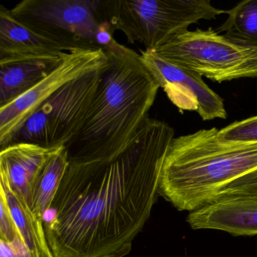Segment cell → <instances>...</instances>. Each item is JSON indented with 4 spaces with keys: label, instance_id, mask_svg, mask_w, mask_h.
Returning <instances> with one entry per match:
<instances>
[{
    "label": "cell",
    "instance_id": "19",
    "mask_svg": "<svg viewBox=\"0 0 257 257\" xmlns=\"http://www.w3.org/2000/svg\"><path fill=\"white\" fill-rule=\"evenodd\" d=\"M21 235L7 198L0 190V240L12 242Z\"/></svg>",
    "mask_w": 257,
    "mask_h": 257
},
{
    "label": "cell",
    "instance_id": "9",
    "mask_svg": "<svg viewBox=\"0 0 257 257\" xmlns=\"http://www.w3.org/2000/svg\"><path fill=\"white\" fill-rule=\"evenodd\" d=\"M144 65L168 99L181 111H195L203 121L225 119L222 97L203 80L201 75L161 58L152 51H141Z\"/></svg>",
    "mask_w": 257,
    "mask_h": 257
},
{
    "label": "cell",
    "instance_id": "17",
    "mask_svg": "<svg viewBox=\"0 0 257 257\" xmlns=\"http://www.w3.org/2000/svg\"><path fill=\"white\" fill-rule=\"evenodd\" d=\"M217 137L223 142L257 143V115L228 124L218 131Z\"/></svg>",
    "mask_w": 257,
    "mask_h": 257
},
{
    "label": "cell",
    "instance_id": "21",
    "mask_svg": "<svg viewBox=\"0 0 257 257\" xmlns=\"http://www.w3.org/2000/svg\"><path fill=\"white\" fill-rule=\"evenodd\" d=\"M113 30L108 21L102 20L97 28L95 42L97 47L103 49L112 46L116 40L113 38Z\"/></svg>",
    "mask_w": 257,
    "mask_h": 257
},
{
    "label": "cell",
    "instance_id": "15",
    "mask_svg": "<svg viewBox=\"0 0 257 257\" xmlns=\"http://www.w3.org/2000/svg\"><path fill=\"white\" fill-rule=\"evenodd\" d=\"M69 165L68 152L66 147H61L48 162L36 183L31 208L43 222L53 204Z\"/></svg>",
    "mask_w": 257,
    "mask_h": 257
},
{
    "label": "cell",
    "instance_id": "4",
    "mask_svg": "<svg viewBox=\"0 0 257 257\" xmlns=\"http://www.w3.org/2000/svg\"><path fill=\"white\" fill-rule=\"evenodd\" d=\"M228 10L210 0H114L101 1L100 16L114 32L121 31L129 43H141L153 51L189 31L201 20H212Z\"/></svg>",
    "mask_w": 257,
    "mask_h": 257
},
{
    "label": "cell",
    "instance_id": "11",
    "mask_svg": "<svg viewBox=\"0 0 257 257\" xmlns=\"http://www.w3.org/2000/svg\"><path fill=\"white\" fill-rule=\"evenodd\" d=\"M61 148H46L28 143H17L1 149L0 175L7 179L16 195L30 207L39 177L52 156Z\"/></svg>",
    "mask_w": 257,
    "mask_h": 257
},
{
    "label": "cell",
    "instance_id": "12",
    "mask_svg": "<svg viewBox=\"0 0 257 257\" xmlns=\"http://www.w3.org/2000/svg\"><path fill=\"white\" fill-rule=\"evenodd\" d=\"M70 49L18 22L0 6V64L22 60H58Z\"/></svg>",
    "mask_w": 257,
    "mask_h": 257
},
{
    "label": "cell",
    "instance_id": "18",
    "mask_svg": "<svg viewBox=\"0 0 257 257\" xmlns=\"http://www.w3.org/2000/svg\"><path fill=\"white\" fill-rule=\"evenodd\" d=\"M231 196L257 197V170L225 186L217 194L214 200Z\"/></svg>",
    "mask_w": 257,
    "mask_h": 257
},
{
    "label": "cell",
    "instance_id": "16",
    "mask_svg": "<svg viewBox=\"0 0 257 257\" xmlns=\"http://www.w3.org/2000/svg\"><path fill=\"white\" fill-rule=\"evenodd\" d=\"M228 19L218 28L231 40L257 47V0H244L228 10Z\"/></svg>",
    "mask_w": 257,
    "mask_h": 257
},
{
    "label": "cell",
    "instance_id": "3",
    "mask_svg": "<svg viewBox=\"0 0 257 257\" xmlns=\"http://www.w3.org/2000/svg\"><path fill=\"white\" fill-rule=\"evenodd\" d=\"M218 131L174 138L168 149L159 194L180 211L209 204L225 186L257 170V143L223 142Z\"/></svg>",
    "mask_w": 257,
    "mask_h": 257
},
{
    "label": "cell",
    "instance_id": "1",
    "mask_svg": "<svg viewBox=\"0 0 257 257\" xmlns=\"http://www.w3.org/2000/svg\"><path fill=\"white\" fill-rule=\"evenodd\" d=\"M174 130L148 116L109 162L70 163L44 220L55 257H124L151 215Z\"/></svg>",
    "mask_w": 257,
    "mask_h": 257
},
{
    "label": "cell",
    "instance_id": "22",
    "mask_svg": "<svg viewBox=\"0 0 257 257\" xmlns=\"http://www.w3.org/2000/svg\"><path fill=\"white\" fill-rule=\"evenodd\" d=\"M46 257H55L54 256L53 253H52V251L51 252H49V253L48 254L47 256Z\"/></svg>",
    "mask_w": 257,
    "mask_h": 257
},
{
    "label": "cell",
    "instance_id": "13",
    "mask_svg": "<svg viewBox=\"0 0 257 257\" xmlns=\"http://www.w3.org/2000/svg\"><path fill=\"white\" fill-rule=\"evenodd\" d=\"M61 58L22 60L0 64V106L13 101L35 86L56 67Z\"/></svg>",
    "mask_w": 257,
    "mask_h": 257
},
{
    "label": "cell",
    "instance_id": "8",
    "mask_svg": "<svg viewBox=\"0 0 257 257\" xmlns=\"http://www.w3.org/2000/svg\"><path fill=\"white\" fill-rule=\"evenodd\" d=\"M109 62L102 48H73L63 54L56 67L35 86L0 106V147H7L39 106L69 82L104 68Z\"/></svg>",
    "mask_w": 257,
    "mask_h": 257
},
{
    "label": "cell",
    "instance_id": "10",
    "mask_svg": "<svg viewBox=\"0 0 257 257\" xmlns=\"http://www.w3.org/2000/svg\"><path fill=\"white\" fill-rule=\"evenodd\" d=\"M186 222L192 229H213L234 236L257 234V197L217 198L189 212Z\"/></svg>",
    "mask_w": 257,
    "mask_h": 257
},
{
    "label": "cell",
    "instance_id": "14",
    "mask_svg": "<svg viewBox=\"0 0 257 257\" xmlns=\"http://www.w3.org/2000/svg\"><path fill=\"white\" fill-rule=\"evenodd\" d=\"M0 190L5 195L24 241L31 250L38 252L42 257L47 256L51 249L46 239L44 222L38 219L30 206L16 195L4 176L0 175Z\"/></svg>",
    "mask_w": 257,
    "mask_h": 257
},
{
    "label": "cell",
    "instance_id": "7",
    "mask_svg": "<svg viewBox=\"0 0 257 257\" xmlns=\"http://www.w3.org/2000/svg\"><path fill=\"white\" fill-rule=\"evenodd\" d=\"M100 0H23L11 13L22 25L68 49L99 48Z\"/></svg>",
    "mask_w": 257,
    "mask_h": 257
},
{
    "label": "cell",
    "instance_id": "2",
    "mask_svg": "<svg viewBox=\"0 0 257 257\" xmlns=\"http://www.w3.org/2000/svg\"><path fill=\"white\" fill-rule=\"evenodd\" d=\"M83 127L66 146L70 163L109 162L119 156L149 116L159 84L141 55L115 41Z\"/></svg>",
    "mask_w": 257,
    "mask_h": 257
},
{
    "label": "cell",
    "instance_id": "20",
    "mask_svg": "<svg viewBox=\"0 0 257 257\" xmlns=\"http://www.w3.org/2000/svg\"><path fill=\"white\" fill-rule=\"evenodd\" d=\"M0 257H42L30 249L22 236L12 242L0 240Z\"/></svg>",
    "mask_w": 257,
    "mask_h": 257
},
{
    "label": "cell",
    "instance_id": "5",
    "mask_svg": "<svg viewBox=\"0 0 257 257\" xmlns=\"http://www.w3.org/2000/svg\"><path fill=\"white\" fill-rule=\"evenodd\" d=\"M152 52L213 82L257 78V47L210 28L188 31Z\"/></svg>",
    "mask_w": 257,
    "mask_h": 257
},
{
    "label": "cell",
    "instance_id": "6",
    "mask_svg": "<svg viewBox=\"0 0 257 257\" xmlns=\"http://www.w3.org/2000/svg\"><path fill=\"white\" fill-rule=\"evenodd\" d=\"M104 68L78 78L58 90L39 106L10 144L28 143L46 148L68 145L83 127Z\"/></svg>",
    "mask_w": 257,
    "mask_h": 257
}]
</instances>
